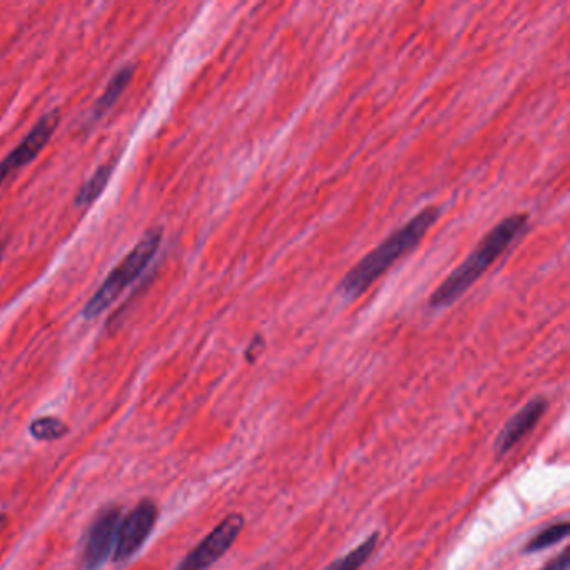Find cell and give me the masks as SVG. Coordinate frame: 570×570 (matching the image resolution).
<instances>
[{
    "label": "cell",
    "mask_w": 570,
    "mask_h": 570,
    "mask_svg": "<svg viewBox=\"0 0 570 570\" xmlns=\"http://www.w3.org/2000/svg\"><path fill=\"white\" fill-rule=\"evenodd\" d=\"M529 215L515 213L497 223L482 239L469 258L446 276L445 282L430 296V308L440 309L462 298L476 279L527 232Z\"/></svg>",
    "instance_id": "6da1fadb"
},
{
    "label": "cell",
    "mask_w": 570,
    "mask_h": 570,
    "mask_svg": "<svg viewBox=\"0 0 570 570\" xmlns=\"http://www.w3.org/2000/svg\"><path fill=\"white\" fill-rule=\"evenodd\" d=\"M440 209L435 206L422 209L416 213L410 222L400 226L389 238L383 239L373 252H370L362 262L356 263L340 282V292L345 298L355 299L362 296L370 286L375 285L376 279L392 268L396 259L402 258L406 253L412 252L422 242L423 236L430 232L436 219Z\"/></svg>",
    "instance_id": "7a4b0ae2"
},
{
    "label": "cell",
    "mask_w": 570,
    "mask_h": 570,
    "mask_svg": "<svg viewBox=\"0 0 570 570\" xmlns=\"http://www.w3.org/2000/svg\"><path fill=\"white\" fill-rule=\"evenodd\" d=\"M161 243V228L146 233L141 242L106 276L102 285L96 289L95 295L89 298V302L82 308V316L86 320H92L102 315L145 273V269L148 268L149 263L158 253Z\"/></svg>",
    "instance_id": "3957f363"
},
{
    "label": "cell",
    "mask_w": 570,
    "mask_h": 570,
    "mask_svg": "<svg viewBox=\"0 0 570 570\" xmlns=\"http://www.w3.org/2000/svg\"><path fill=\"white\" fill-rule=\"evenodd\" d=\"M243 529L245 517L229 513L179 562L176 570H208L235 546Z\"/></svg>",
    "instance_id": "277c9868"
},
{
    "label": "cell",
    "mask_w": 570,
    "mask_h": 570,
    "mask_svg": "<svg viewBox=\"0 0 570 570\" xmlns=\"http://www.w3.org/2000/svg\"><path fill=\"white\" fill-rule=\"evenodd\" d=\"M158 520V507L151 500H142L119 523L116 537L115 560L126 562L145 546Z\"/></svg>",
    "instance_id": "5b68a950"
},
{
    "label": "cell",
    "mask_w": 570,
    "mask_h": 570,
    "mask_svg": "<svg viewBox=\"0 0 570 570\" xmlns=\"http://www.w3.org/2000/svg\"><path fill=\"white\" fill-rule=\"evenodd\" d=\"M59 122H61V112L58 109L39 119L38 125L19 142L18 148L9 153L8 158L0 163V186L41 155L42 149L51 141Z\"/></svg>",
    "instance_id": "8992f818"
},
{
    "label": "cell",
    "mask_w": 570,
    "mask_h": 570,
    "mask_svg": "<svg viewBox=\"0 0 570 570\" xmlns=\"http://www.w3.org/2000/svg\"><path fill=\"white\" fill-rule=\"evenodd\" d=\"M121 523V509L111 507L99 513L92 522L82 552V570H99L111 556Z\"/></svg>",
    "instance_id": "52a82bcc"
},
{
    "label": "cell",
    "mask_w": 570,
    "mask_h": 570,
    "mask_svg": "<svg viewBox=\"0 0 570 570\" xmlns=\"http://www.w3.org/2000/svg\"><path fill=\"white\" fill-rule=\"evenodd\" d=\"M547 409H549V400L546 396H533L515 415L510 416L509 422L500 430L499 436L493 443V452H495L497 459H502L520 440L525 439L539 425L540 419L546 415Z\"/></svg>",
    "instance_id": "ba28073f"
},
{
    "label": "cell",
    "mask_w": 570,
    "mask_h": 570,
    "mask_svg": "<svg viewBox=\"0 0 570 570\" xmlns=\"http://www.w3.org/2000/svg\"><path fill=\"white\" fill-rule=\"evenodd\" d=\"M136 68L132 65L125 66L119 69L111 79H109L108 86H106L102 95L99 96L96 101L95 109H92V119L102 118L116 102L121 98L122 92L128 89L129 82H131L132 76H135Z\"/></svg>",
    "instance_id": "9c48e42d"
},
{
    "label": "cell",
    "mask_w": 570,
    "mask_h": 570,
    "mask_svg": "<svg viewBox=\"0 0 570 570\" xmlns=\"http://www.w3.org/2000/svg\"><path fill=\"white\" fill-rule=\"evenodd\" d=\"M116 166H118V161H108L105 165L99 166L96 169L95 175L81 186L78 195L75 198V205L79 206V208H86V206H91L99 196L105 193L106 186H108L109 179H111L112 173H115Z\"/></svg>",
    "instance_id": "30bf717a"
},
{
    "label": "cell",
    "mask_w": 570,
    "mask_h": 570,
    "mask_svg": "<svg viewBox=\"0 0 570 570\" xmlns=\"http://www.w3.org/2000/svg\"><path fill=\"white\" fill-rule=\"evenodd\" d=\"M380 533L373 532L372 535L366 537L358 547L346 552L345 556L340 559L333 560L330 566H326L323 570H360L370 557L375 552L376 546H379Z\"/></svg>",
    "instance_id": "8fae6325"
},
{
    "label": "cell",
    "mask_w": 570,
    "mask_h": 570,
    "mask_svg": "<svg viewBox=\"0 0 570 570\" xmlns=\"http://www.w3.org/2000/svg\"><path fill=\"white\" fill-rule=\"evenodd\" d=\"M569 530L570 525L567 520H560V522L552 523V525H547L546 529L540 530L537 535H533L527 542V546L523 547V553L542 552V550L557 546V543L567 539Z\"/></svg>",
    "instance_id": "7c38bea8"
},
{
    "label": "cell",
    "mask_w": 570,
    "mask_h": 570,
    "mask_svg": "<svg viewBox=\"0 0 570 570\" xmlns=\"http://www.w3.org/2000/svg\"><path fill=\"white\" fill-rule=\"evenodd\" d=\"M29 432L41 442H55V440H61L62 436L68 435L69 426L68 423L56 419V416H42V419H36L31 423Z\"/></svg>",
    "instance_id": "4fadbf2b"
},
{
    "label": "cell",
    "mask_w": 570,
    "mask_h": 570,
    "mask_svg": "<svg viewBox=\"0 0 570 570\" xmlns=\"http://www.w3.org/2000/svg\"><path fill=\"white\" fill-rule=\"evenodd\" d=\"M570 566V556L569 550H562V552L559 553V556L553 557V559H550L549 562L546 563V566L542 567L540 570H569Z\"/></svg>",
    "instance_id": "5bb4252c"
},
{
    "label": "cell",
    "mask_w": 570,
    "mask_h": 570,
    "mask_svg": "<svg viewBox=\"0 0 570 570\" xmlns=\"http://www.w3.org/2000/svg\"><path fill=\"white\" fill-rule=\"evenodd\" d=\"M6 243L0 242V262H2V256H4Z\"/></svg>",
    "instance_id": "9a60e30c"
}]
</instances>
